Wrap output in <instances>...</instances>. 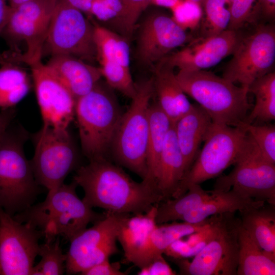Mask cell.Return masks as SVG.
Masks as SVG:
<instances>
[{
    "label": "cell",
    "instance_id": "48",
    "mask_svg": "<svg viewBox=\"0 0 275 275\" xmlns=\"http://www.w3.org/2000/svg\"><path fill=\"white\" fill-rule=\"evenodd\" d=\"M8 63L7 61L0 59V64L1 65Z\"/></svg>",
    "mask_w": 275,
    "mask_h": 275
},
{
    "label": "cell",
    "instance_id": "42",
    "mask_svg": "<svg viewBox=\"0 0 275 275\" xmlns=\"http://www.w3.org/2000/svg\"><path fill=\"white\" fill-rule=\"evenodd\" d=\"M258 11L264 17L273 19L275 16V0H257L253 12Z\"/></svg>",
    "mask_w": 275,
    "mask_h": 275
},
{
    "label": "cell",
    "instance_id": "10",
    "mask_svg": "<svg viewBox=\"0 0 275 275\" xmlns=\"http://www.w3.org/2000/svg\"><path fill=\"white\" fill-rule=\"evenodd\" d=\"M34 154L30 160L38 184L51 193L64 184L66 177L79 167L78 151L68 129L42 125L32 136Z\"/></svg>",
    "mask_w": 275,
    "mask_h": 275
},
{
    "label": "cell",
    "instance_id": "16",
    "mask_svg": "<svg viewBox=\"0 0 275 275\" xmlns=\"http://www.w3.org/2000/svg\"><path fill=\"white\" fill-rule=\"evenodd\" d=\"M43 126L68 129L75 116L76 99L46 64L30 66Z\"/></svg>",
    "mask_w": 275,
    "mask_h": 275
},
{
    "label": "cell",
    "instance_id": "45",
    "mask_svg": "<svg viewBox=\"0 0 275 275\" xmlns=\"http://www.w3.org/2000/svg\"><path fill=\"white\" fill-rule=\"evenodd\" d=\"M66 3L82 13L90 15L93 0H64Z\"/></svg>",
    "mask_w": 275,
    "mask_h": 275
},
{
    "label": "cell",
    "instance_id": "44",
    "mask_svg": "<svg viewBox=\"0 0 275 275\" xmlns=\"http://www.w3.org/2000/svg\"><path fill=\"white\" fill-rule=\"evenodd\" d=\"M10 8L8 0H0V36L8 21ZM0 59L9 62L5 56L1 52Z\"/></svg>",
    "mask_w": 275,
    "mask_h": 275
},
{
    "label": "cell",
    "instance_id": "2",
    "mask_svg": "<svg viewBox=\"0 0 275 275\" xmlns=\"http://www.w3.org/2000/svg\"><path fill=\"white\" fill-rule=\"evenodd\" d=\"M77 184L73 181L63 184L47 194L45 200L33 204L13 216L16 221L28 223L41 231L45 241L62 237L70 241L90 223L103 218L106 213L95 212L77 195Z\"/></svg>",
    "mask_w": 275,
    "mask_h": 275
},
{
    "label": "cell",
    "instance_id": "7",
    "mask_svg": "<svg viewBox=\"0 0 275 275\" xmlns=\"http://www.w3.org/2000/svg\"><path fill=\"white\" fill-rule=\"evenodd\" d=\"M58 0H36L10 8L1 34L11 51L6 56L14 62L21 46L23 51L17 62L30 66L41 61L51 16Z\"/></svg>",
    "mask_w": 275,
    "mask_h": 275
},
{
    "label": "cell",
    "instance_id": "1",
    "mask_svg": "<svg viewBox=\"0 0 275 275\" xmlns=\"http://www.w3.org/2000/svg\"><path fill=\"white\" fill-rule=\"evenodd\" d=\"M73 181L83 189L82 200L87 204L107 212L142 214L164 201L157 189L143 180L136 182L108 159L91 161L79 166Z\"/></svg>",
    "mask_w": 275,
    "mask_h": 275
},
{
    "label": "cell",
    "instance_id": "47",
    "mask_svg": "<svg viewBox=\"0 0 275 275\" xmlns=\"http://www.w3.org/2000/svg\"><path fill=\"white\" fill-rule=\"evenodd\" d=\"M204 0H187V2L196 5H202Z\"/></svg>",
    "mask_w": 275,
    "mask_h": 275
},
{
    "label": "cell",
    "instance_id": "18",
    "mask_svg": "<svg viewBox=\"0 0 275 275\" xmlns=\"http://www.w3.org/2000/svg\"><path fill=\"white\" fill-rule=\"evenodd\" d=\"M240 38L236 31L227 29L163 59L173 68L177 67L179 70H204L232 54Z\"/></svg>",
    "mask_w": 275,
    "mask_h": 275
},
{
    "label": "cell",
    "instance_id": "22",
    "mask_svg": "<svg viewBox=\"0 0 275 275\" xmlns=\"http://www.w3.org/2000/svg\"><path fill=\"white\" fill-rule=\"evenodd\" d=\"M154 69L153 77L157 102L172 123L188 112L190 103L179 82L172 66L162 59Z\"/></svg>",
    "mask_w": 275,
    "mask_h": 275
},
{
    "label": "cell",
    "instance_id": "11",
    "mask_svg": "<svg viewBox=\"0 0 275 275\" xmlns=\"http://www.w3.org/2000/svg\"><path fill=\"white\" fill-rule=\"evenodd\" d=\"M234 165L229 174L216 179L213 190L234 189L249 198L275 205V164L263 156L248 133Z\"/></svg>",
    "mask_w": 275,
    "mask_h": 275
},
{
    "label": "cell",
    "instance_id": "15",
    "mask_svg": "<svg viewBox=\"0 0 275 275\" xmlns=\"http://www.w3.org/2000/svg\"><path fill=\"white\" fill-rule=\"evenodd\" d=\"M42 232L0 208V275H32Z\"/></svg>",
    "mask_w": 275,
    "mask_h": 275
},
{
    "label": "cell",
    "instance_id": "25",
    "mask_svg": "<svg viewBox=\"0 0 275 275\" xmlns=\"http://www.w3.org/2000/svg\"><path fill=\"white\" fill-rule=\"evenodd\" d=\"M275 205L252 207L239 212L241 226L259 246L275 258Z\"/></svg>",
    "mask_w": 275,
    "mask_h": 275
},
{
    "label": "cell",
    "instance_id": "32",
    "mask_svg": "<svg viewBox=\"0 0 275 275\" xmlns=\"http://www.w3.org/2000/svg\"><path fill=\"white\" fill-rule=\"evenodd\" d=\"M31 84L27 73L8 63L0 68V108H13L28 94Z\"/></svg>",
    "mask_w": 275,
    "mask_h": 275
},
{
    "label": "cell",
    "instance_id": "34",
    "mask_svg": "<svg viewBox=\"0 0 275 275\" xmlns=\"http://www.w3.org/2000/svg\"><path fill=\"white\" fill-rule=\"evenodd\" d=\"M40 261L34 265L32 275H61L66 272V254L60 246V237L39 245Z\"/></svg>",
    "mask_w": 275,
    "mask_h": 275
},
{
    "label": "cell",
    "instance_id": "29",
    "mask_svg": "<svg viewBox=\"0 0 275 275\" xmlns=\"http://www.w3.org/2000/svg\"><path fill=\"white\" fill-rule=\"evenodd\" d=\"M212 195V190H205L199 184L189 185L187 191L182 195L157 204L156 224L180 221L183 216L200 207Z\"/></svg>",
    "mask_w": 275,
    "mask_h": 275
},
{
    "label": "cell",
    "instance_id": "23",
    "mask_svg": "<svg viewBox=\"0 0 275 275\" xmlns=\"http://www.w3.org/2000/svg\"><path fill=\"white\" fill-rule=\"evenodd\" d=\"M185 173L184 158L172 123L161 153L157 178V188L164 201L172 198Z\"/></svg>",
    "mask_w": 275,
    "mask_h": 275
},
{
    "label": "cell",
    "instance_id": "46",
    "mask_svg": "<svg viewBox=\"0 0 275 275\" xmlns=\"http://www.w3.org/2000/svg\"><path fill=\"white\" fill-rule=\"evenodd\" d=\"M34 1L36 0H8V4L11 7L14 8L21 4Z\"/></svg>",
    "mask_w": 275,
    "mask_h": 275
},
{
    "label": "cell",
    "instance_id": "36",
    "mask_svg": "<svg viewBox=\"0 0 275 275\" xmlns=\"http://www.w3.org/2000/svg\"><path fill=\"white\" fill-rule=\"evenodd\" d=\"M252 137L263 156L275 164V126L244 122L239 126Z\"/></svg>",
    "mask_w": 275,
    "mask_h": 275
},
{
    "label": "cell",
    "instance_id": "28",
    "mask_svg": "<svg viewBox=\"0 0 275 275\" xmlns=\"http://www.w3.org/2000/svg\"><path fill=\"white\" fill-rule=\"evenodd\" d=\"M237 275H274L275 258L267 254L240 226Z\"/></svg>",
    "mask_w": 275,
    "mask_h": 275
},
{
    "label": "cell",
    "instance_id": "37",
    "mask_svg": "<svg viewBox=\"0 0 275 275\" xmlns=\"http://www.w3.org/2000/svg\"><path fill=\"white\" fill-rule=\"evenodd\" d=\"M122 11L117 18L128 33L132 32L142 13L152 2V0H121Z\"/></svg>",
    "mask_w": 275,
    "mask_h": 275
},
{
    "label": "cell",
    "instance_id": "43",
    "mask_svg": "<svg viewBox=\"0 0 275 275\" xmlns=\"http://www.w3.org/2000/svg\"><path fill=\"white\" fill-rule=\"evenodd\" d=\"M15 113L14 108L3 109L0 112V137L10 127Z\"/></svg>",
    "mask_w": 275,
    "mask_h": 275
},
{
    "label": "cell",
    "instance_id": "6",
    "mask_svg": "<svg viewBox=\"0 0 275 275\" xmlns=\"http://www.w3.org/2000/svg\"><path fill=\"white\" fill-rule=\"evenodd\" d=\"M154 94L153 78L136 85V92L123 113L112 143L115 160L144 180L147 173V148L149 109Z\"/></svg>",
    "mask_w": 275,
    "mask_h": 275
},
{
    "label": "cell",
    "instance_id": "33",
    "mask_svg": "<svg viewBox=\"0 0 275 275\" xmlns=\"http://www.w3.org/2000/svg\"><path fill=\"white\" fill-rule=\"evenodd\" d=\"M215 224L212 216L208 217L205 226L195 233L188 235L183 240L179 239L173 243L164 254L173 259H182L194 256L212 238L215 232Z\"/></svg>",
    "mask_w": 275,
    "mask_h": 275
},
{
    "label": "cell",
    "instance_id": "17",
    "mask_svg": "<svg viewBox=\"0 0 275 275\" xmlns=\"http://www.w3.org/2000/svg\"><path fill=\"white\" fill-rule=\"evenodd\" d=\"M187 34L172 17L155 13L144 21L138 40L137 56L144 65H151L167 57L172 50L182 45Z\"/></svg>",
    "mask_w": 275,
    "mask_h": 275
},
{
    "label": "cell",
    "instance_id": "26",
    "mask_svg": "<svg viewBox=\"0 0 275 275\" xmlns=\"http://www.w3.org/2000/svg\"><path fill=\"white\" fill-rule=\"evenodd\" d=\"M208 220V218L196 224L174 221L156 224L145 251L135 265L139 268L143 267L156 256L164 254L175 241L203 229Z\"/></svg>",
    "mask_w": 275,
    "mask_h": 275
},
{
    "label": "cell",
    "instance_id": "39",
    "mask_svg": "<svg viewBox=\"0 0 275 275\" xmlns=\"http://www.w3.org/2000/svg\"><path fill=\"white\" fill-rule=\"evenodd\" d=\"M122 9L121 0H93L90 15L101 21L117 18Z\"/></svg>",
    "mask_w": 275,
    "mask_h": 275
},
{
    "label": "cell",
    "instance_id": "4",
    "mask_svg": "<svg viewBox=\"0 0 275 275\" xmlns=\"http://www.w3.org/2000/svg\"><path fill=\"white\" fill-rule=\"evenodd\" d=\"M109 88L99 81L76 101L74 118L82 152L89 161L108 159L123 114Z\"/></svg>",
    "mask_w": 275,
    "mask_h": 275
},
{
    "label": "cell",
    "instance_id": "21",
    "mask_svg": "<svg viewBox=\"0 0 275 275\" xmlns=\"http://www.w3.org/2000/svg\"><path fill=\"white\" fill-rule=\"evenodd\" d=\"M212 123L206 111L199 105L194 104L188 112L173 123L184 160L185 174L196 159L199 146L204 141Z\"/></svg>",
    "mask_w": 275,
    "mask_h": 275
},
{
    "label": "cell",
    "instance_id": "24",
    "mask_svg": "<svg viewBox=\"0 0 275 275\" xmlns=\"http://www.w3.org/2000/svg\"><path fill=\"white\" fill-rule=\"evenodd\" d=\"M212 195L200 207L182 217L180 221L192 224L200 223L209 217L227 212L263 206L265 202L249 198L237 190L226 191L212 190Z\"/></svg>",
    "mask_w": 275,
    "mask_h": 275
},
{
    "label": "cell",
    "instance_id": "40",
    "mask_svg": "<svg viewBox=\"0 0 275 275\" xmlns=\"http://www.w3.org/2000/svg\"><path fill=\"white\" fill-rule=\"evenodd\" d=\"M139 275H175L173 270L166 260L163 254L159 255L151 260L146 265L140 268Z\"/></svg>",
    "mask_w": 275,
    "mask_h": 275
},
{
    "label": "cell",
    "instance_id": "41",
    "mask_svg": "<svg viewBox=\"0 0 275 275\" xmlns=\"http://www.w3.org/2000/svg\"><path fill=\"white\" fill-rule=\"evenodd\" d=\"M128 272L120 270L119 262L111 263L109 259L94 265L81 272L82 275H126Z\"/></svg>",
    "mask_w": 275,
    "mask_h": 275
},
{
    "label": "cell",
    "instance_id": "13",
    "mask_svg": "<svg viewBox=\"0 0 275 275\" xmlns=\"http://www.w3.org/2000/svg\"><path fill=\"white\" fill-rule=\"evenodd\" d=\"M232 54L223 77L249 90L255 80L271 72L275 61L274 27L261 25L241 37Z\"/></svg>",
    "mask_w": 275,
    "mask_h": 275
},
{
    "label": "cell",
    "instance_id": "38",
    "mask_svg": "<svg viewBox=\"0 0 275 275\" xmlns=\"http://www.w3.org/2000/svg\"><path fill=\"white\" fill-rule=\"evenodd\" d=\"M257 0H229L230 18L228 30L237 31L252 15Z\"/></svg>",
    "mask_w": 275,
    "mask_h": 275
},
{
    "label": "cell",
    "instance_id": "9",
    "mask_svg": "<svg viewBox=\"0 0 275 275\" xmlns=\"http://www.w3.org/2000/svg\"><path fill=\"white\" fill-rule=\"evenodd\" d=\"M248 133L240 126L212 123L204 140L202 149L184 175L172 198L185 193L189 185L215 178L234 164L240 153Z\"/></svg>",
    "mask_w": 275,
    "mask_h": 275
},
{
    "label": "cell",
    "instance_id": "19",
    "mask_svg": "<svg viewBox=\"0 0 275 275\" xmlns=\"http://www.w3.org/2000/svg\"><path fill=\"white\" fill-rule=\"evenodd\" d=\"M46 65L76 100L90 92L102 77L99 67L70 56H51Z\"/></svg>",
    "mask_w": 275,
    "mask_h": 275
},
{
    "label": "cell",
    "instance_id": "27",
    "mask_svg": "<svg viewBox=\"0 0 275 275\" xmlns=\"http://www.w3.org/2000/svg\"><path fill=\"white\" fill-rule=\"evenodd\" d=\"M172 124V121L162 111L157 101L151 103L146 157L147 173L143 181L157 189V178L160 157L167 134Z\"/></svg>",
    "mask_w": 275,
    "mask_h": 275
},
{
    "label": "cell",
    "instance_id": "35",
    "mask_svg": "<svg viewBox=\"0 0 275 275\" xmlns=\"http://www.w3.org/2000/svg\"><path fill=\"white\" fill-rule=\"evenodd\" d=\"M206 37L217 35L228 28L230 13L229 0H204Z\"/></svg>",
    "mask_w": 275,
    "mask_h": 275
},
{
    "label": "cell",
    "instance_id": "12",
    "mask_svg": "<svg viewBox=\"0 0 275 275\" xmlns=\"http://www.w3.org/2000/svg\"><path fill=\"white\" fill-rule=\"evenodd\" d=\"M94 27L82 12L64 0H58L43 50L51 56L67 55L92 62L97 58Z\"/></svg>",
    "mask_w": 275,
    "mask_h": 275
},
{
    "label": "cell",
    "instance_id": "14",
    "mask_svg": "<svg viewBox=\"0 0 275 275\" xmlns=\"http://www.w3.org/2000/svg\"><path fill=\"white\" fill-rule=\"evenodd\" d=\"M105 213L103 218L69 241L66 253L67 274L80 273L119 252L117 235L121 219L126 214Z\"/></svg>",
    "mask_w": 275,
    "mask_h": 275
},
{
    "label": "cell",
    "instance_id": "20",
    "mask_svg": "<svg viewBox=\"0 0 275 275\" xmlns=\"http://www.w3.org/2000/svg\"><path fill=\"white\" fill-rule=\"evenodd\" d=\"M157 204L146 213L126 214L121 218L117 239L124 251L123 263L135 265L145 251L151 233L157 224Z\"/></svg>",
    "mask_w": 275,
    "mask_h": 275
},
{
    "label": "cell",
    "instance_id": "5",
    "mask_svg": "<svg viewBox=\"0 0 275 275\" xmlns=\"http://www.w3.org/2000/svg\"><path fill=\"white\" fill-rule=\"evenodd\" d=\"M28 138L20 125L0 137V208L12 216L34 204L42 191L25 155Z\"/></svg>",
    "mask_w": 275,
    "mask_h": 275
},
{
    "label": "cell",
    "instance_id": "30",
    "mask_svg": "<svg viewBox=\"0 0 275 275\" xmlns=\"http://www.w3.org/2000/svg\"><path fill=\"white\" fill-rule=\"evenodd\" d=\"M94 25V39L99 63L108 62L130 69V48L125 39L104 27Z\"/></svg>",
    "mask_w": 275,
    "mask_h": 275
},
{
    "label": "cell",
    "instance_id": "3",
    "mask_svg": "<svg viewBox=\"0 0 275 275\" xmlns=\"http://www.w3.org/2000/svg\"><path fill=\"white\" fill-rule=\"evenodd\" d=\"M176 77L185 94L196 100L214 123L239 126L252 105L248 90L204 70H179Z\"/></svg>",
    "mask_w": 275,
    "mask_h": 275
},
{
    "label": "cell",
    "instance_id": "8",
    "mask_svg": "<svg viewBox=\"0 0 275 275\" xmlns=\"http://www.w3.org/2000/svg\"><path fill=\"white\" fill-rule=\"evenodd\" d=\"M215 224L212 238L190 261L173 259L180 274L237 275L240 219L235 212L211 216Z\"/></svg>",
    "mask_w": 275,
    "mask_h": 275
},
{
    "label": "cell",
    "instance_id": "31",
    "mask_svg": "<svg viewBox=\"0 0 275 275\" xmlns=\"http://www.w3.org/2000/svg\"><path fill=\"white\" fill-rule=\"evenodd\" d=\"M255 102L246 122L265 123L275 119V73L271 71L255 80L250 86Z\"/></svg>",
    "mask_w": 275,
    "mask_h": 275
}]
</instances>
